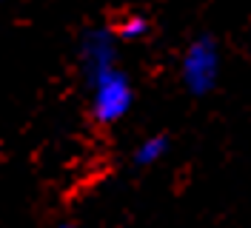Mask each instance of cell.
Wrapping results in <instances>:
<instances>
[{
    "label": "cell",
    "instance_id": "6da1fadb",
    "mask_svg": "<svg viewBox=\"0 0 251 228\" xmlns=\"http://www.w3.org/2000/svg\"><path fill=\"white\" fill-rule=\"evenodd\" d=\"M89 89H92V114L94 120L103 123V126L126 117V111L131 108V100H134L131 83L117 66L103 72L100 77H94L89 83Z\"/></svg>",
    "mask_w": 251,
    "mask_h": 228
},
{
    "label": "cell",
    "instance_id": "7a4b0ae2",
    "mask_svg": "<svg viewBox=\"0 0 251 228\" xmlns=\"http://www.w3.org/2000/svg\"><path fill=\"white\" fill-rule=\"evenodd\" d=\"M220 77V49L211 37H197L183 54V83L191 94H208Z\"/></svg>",
    "mask_w": 251,
    "mask_h": 228
},
{
    "label": "cell",
    "instance_id": "3957f363",
    "mask_svg": "<svg viewBox=\"0 0 251 228\" xmlns=\"http://www.w3.org/2000/svg\"><path fill=\"white\" fill-rule=\"evenodd\" d=\"M80 66H83V75L89 83L103 72L114 69V34L106 29L86 31V37L80 43Z\"/></svg>",
    "mask_w": 251,
    "mask_h": 228
},
{
    "label": "cell",
    "instance_id": "277c9868",
    "mask_svg": "<svg viewBox=\"0 0 251 228\" xmlns=\"http://www.w3.org/2000/svg\"><path fill=\"white\" fill-rule=\"evenodd\" d=\"M166 152H169V140L163 134H151L134 149V163L137 166H154L157 160L166 157Z\"/></svg>",
    "mask_w": 251,
    "mask_h": 228
},
{
    "label": "cell",
    "instance_id": "5b68a950",
    "mask_svg": "<svg viewBox=\"0 0 251 228\" xmlns=\"http://www.w3.org/2000/svg\"><path fill=\"white\" fill-rule=\"evenodd\" d=\"M114 31H117V37H123V40H140V37L149 34V20L143 15H128L114 26Z\"/></svg>",
    "mask_w": 251,
    "mask_h": 228
},
{
    "label": "cell",
    "instance_id": "8992f818",
    "mask_svg": "<svg viewBox=\"0 0 251 228\" xmlns=\"http://www.w3.org/2000/svg\"><path fill=\"white\" fill-rule=\"evenodd\" d=\"M51 228H77V226H72V223H57V226H51Z\"/></svg>",
    "mask_w": 251,
    "mask_h": 228
}]
</instances>
